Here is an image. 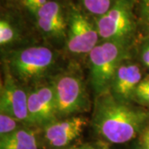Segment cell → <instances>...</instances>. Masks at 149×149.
<instances>
[{
	"label": "cell",
	"instance_id": "obj_1",
	"mask_svg": "<svg viewBox=\"0 0 149 149\" xmlns=\"http://www.w3.org/2000/svg\"><path fill=\"white\" fill-rule=\"evenodd\" d=\"M92 123L96 133L108 143H126L143 133L149 123V111L118 100L108 90L96 95Z\"/></svg>",
	"mask_w": 149,
	"mask_h": 149
},
{
	"label": "cell",
	"instance_id": "obj_2",
	"mask_svg": "<svg viewBox=\"0 0 149 149\" xmlns=\"http://www.w3.org/2000/svg\"><path fill=\"white\" fill-rule=\"evenodd\" d=\"M56 52L45 46H31L13 51L5 61L12 74L22 85L37 84L53 69Z\"/></svg>",
	"mask_w": 149,
	"mask_h": 149
},
{
	"label": "cell",
	"instance_id": "obj_3",
	"mask_svg": "<svg viewBox=\"0 0 149 149\" xmlns=\"http://www.w3.org/2000/svg\"><path fill=\"white\" fill-rule=\"evenodd\" d=\"M129 42L101 41L89 53L90 80L96 95L109 90L118 67L128 58Z\"/></svg>",
	"mask_w": 149,
	"mask_h": 149
},
{
	"label": "cell",
	"instance_id": "obj_4",
	"mask_svg": "<svg viewBox=\"0 0 149 149\" xmlns=\"http://www.w3.org/2000/svg\"><path fill=\"white\" fill-rule=\"evenodd\" d=\"M94 21L101 41L130 42L139 26L136 0H117L106 13Z\"/></svg>",
	"mask_w": 149,
	"mask_h": 149
},
{
	"label": "cell",
	"instance_id": "obj_5",
	"mask_svg": "<svg viewBox=\"0 0 149 149\" xmlns=\"http://www.w3.org/2000/svg\"><path fill=\"white\" fill-rule=\"evenodd\" d=\"M53 87L59 118H67L87 111L90 99L85 81L76 71H65L51 80Z\"/></svg>",
	"mask_w": 149,
	"mask_h": 149
},
{
	"label": "cell",
	"instance_id": "obj_6",
	"mask_svg": "<svg viewBox=\"0 0 149 149\" xmlns=\"http://www.w3.org/2000/svg\"><path fill=\"white\" fill-rule=\"evenodd\" d=\"M67 8V50L73 55H89L100 42L95 21H91L85 11L73 3Z\"/></svg>",
	"mask_w": 149,
	"mask_h": 149
},
{
	"label": "cell",
	"instance_id": "obj_7",
	"mask_svg": "<svg viewBox=\"0 0 149 149\" xmlns=\"http://www.w3.org/2000/svg\"><path fill=\"white\" fill-rule=\"evenodd\" d=\"M4 75L1 83L0 113L15 118L23 124L30 125L27 109V91L12 74L4 62Z\"/></svg>",
	"mask_w": 149,
	"mask_h": 149
},
{
	"label": "cell",
	"instance_id": "obj_8",
	"mask_svg": "<svg viewBox=\"0 0 149 149\" xmlns=\"http://www.w3.org/2000/svg\"><path fill=\"white\" fill-rule=\"evenodd\" d=\"M30 125L45 126L58 119L56 101L51 82H39L27 91Z\"/></svg>",
	"mask_w": 149,
	"mask_h": 149
},
{
	"label": "cell",
	"instance_id": "obj_9",
	"mask_svg": "<svg viewBox=\"0 0 149 149\" xmlns=\"http://www.w3.org/2000/svg\"><path fill=\"white\" fill-rule=\"evenodd\" d=\"M67 8L59 0H50L32 16L42 37L48 40L65 41L67 32Z\"/></svg>",
	"mask_w": 149,
	"mask_h": 149
},
{
	"label": "cell",
	"instance_id": "obj_10",
	"mask_svg": "<svg viewBox=\"0 0 149 149\" xmlns=\"http://www.w3.org/2000/svg\"><path fill=\"white\" fill-rule=\"evenodd\" d=\"M86 124V118L81 115L56 119L43 126L44 139L51 148H64L80 137Z\"/></svg>",
	"mask_w": 149,
	"mask_h": 149
},
{
	"label": "cell",
	"instance_id": "obj_11",
	"mask_svg": "<svg viewBox=\"0 0 149 149\" xmlns=\"http://www.w3.org/2000/svg\"><path fill=\"white\" fill-rule=\"evenodd\" d=\"M128 59L118 67L109 88L112 95L123 102L132 101L133 93L143 78L140 65Z\"/></svg>",
	"mask_w": 149,
	"mask_h": 149
},
{
	"label": "cell",
	"instance_id": "obj_12",
	"mask_svg": "<svg viewBox=\"0 0 149 149\" xmlns=\"http://www.w3.org/2000/svg\"><path fill=\"white\" fill-rule=\"evenodd\" d=\"M38 139L34 129L22 127L15 132L0 137V149H38Z\"/></svg>",
	"mask_w": 149,
	"mask_h": 149
},
{
	"label": "cell",
	"instance_id": "obj_13",
	"mask_svg": "<svg viewBox=\"0 0 149 149\" xmlns=\"http://www.w3.org/2000/svg\"><path fill=\"white\" fill-rule=\"evenodd\" d=\"M20 37V30L13 18L3 14L0 19V45L7 47L13 44Z\"/></svg>",
	"mask_w": 149,
	"mask_h": 149
},
{
	"label": "cell",
	"instance_id": "obj_14",
	"mask_svg": "<svg viewBox=\"0 0 149 149\" xmlns=\"http://www.w3.org/2000/svg\"><path fill=\"white\" fill-rule=\"evenodd\" d=\"M117 0H79L84 11L94 18L104 15Z\"/></svg>",
	"mask_w": 149,
	"mask_h": 149
},
{
	"label": "cell",
	"instance_id": "obj_15",
	"mask_svg": "<svg viewBox=\"0 0 149 149\" xmlns=\"http://www.w3.org/2000/svg\"><path fill=\"white\" fill-rule=\"evenodd\" d=\"M136 14L139 25L149 36V0H136Z\"/></svg>",
	"mask_w": 149,
	"mask_h": 149
},
{
	"label": "cell",
	"instance_id": "obj_16",
	"mask_svg": "<svg viewBox=\"0 0 149 149\" xmlns=\"http://www.w3.org/2000/svg\"><path fill=\"white\" fill-rule=\"evenodd\" d=\"M133 101L143 106H149V74L144 76L137 86L133 95Z\"/></svg>",
	"mask_w": 149,
	"mask_h": 149
},
{
	"label": "cell",
	"instance_id": "obj_17",
	"mask_svg": "<svg viewBox=\"0 0 149 149\" xmlns=\"http://www.w3.org/2000/svg\"><path fill=\"white\" fill-rule=\"evenodd\" d=\"M22 123L8 114L0 113V137L15 132L22 128Z\"/></svg>",
	"mask_w": 149,
	"mask_h": 149
},
{
	"label": "cell",
	"instance_id": "obj_18",
	"mask_svg": "<svg viewBox=\"0 0 149 149\" xmlns=\"http://www.w3.org/2000/svg\"><path fill=\"white\" fill-rule=\"evenodd\" d=\"M139 58L141 62L149 69V36L144 37L140 45L139 49Z\"/></svg>",
	"mask_w": 149,
	"mask_h": 149
},
{
	"label": "cell",
	"instance_id": "obj_19",
	"mask_svg": "<svg viewBox=\"0 0 149 149\" xmlns=\"http://www.w3.org/2000/svg\"><path fill=\"white\" fill-rule=\"evenodd\" d=\"M50 0H23L22 5L32 15H34L40 8L45 5Z\"/></svg>",
	"mask_w": 149,
	"mask_h": 149
},
{
	"label": "cell",
	"instance_id": "obj_20",
	"mask_svg": "<svg viewBox=\"0 0 149 149\" xmlns=\"http://www.w3.org/2000/svg\"><path fill=\"white\" fill-rule=\"evenodd\" d=\"M139 143L143 149H149V123L141 133Z\"/></svg>",
	"mask_w": 149,
	"mask_h": 149
},
{
	"label": "cell",
	"instance_id": "obj_21",
	"mask_svg": "<svg viewBox=\"0 0 149 149\" xmlns=\"http://www.w3.org/2000/svg\"><path fill=\"white\" fill-rule=\"evenodd\" d=\"M77 149H96L95 148H94L93 146L89 145V144H85V145H82L81 147L77 148Z\"/></svg>",
	"mask_w": 149,
	"mask_h": 149
},
{
	"label": "cell",
	"instance_id": "obj_22",
	"mask_svg": "<svg viewBox=\"0 0 149 149\" xmlns=\"http://www.w3.org/2000/svg\"><path fill=\"white\" fill-rule=\"evenodd\" d=\"M8 2H11V3H22L23 0H7Z\"/></svg>",
	"mask_w": 149,
	"mask_h": 149
},
{
	"label": "cell",
	"instance_id": "obj_23",
	"mask_svg": "<svg viewBox=\"0 0 149 149\" xmlns=\"http://www.w3.org/2000/svg\"><path fill=\"white\" fill-rule=\"evenodd\" d=\"M133 149H143V147H142V145L140 144V143H139V144H138V145H137V146H136V147H135Z\"/></svg>",
	"mask_w": 149,
	"mask_h": 149
},
{
	"label": "cell",
	"instance_id": "obj_24",
	"mask_svg": "<svg viewBox=\"0 0 149 149\" xmlns=\"http://www.w3.org/2000/svg\"><path fill=\"white\" fill-rule=\"evenodd\" d=\"M63 149H76V148H63Z\"/></svg>",
	"mask_w": 149,
	"mask_h": 149
},
{
	"label": "cell",
	"instance_id": "obj_25",
	"mask_svg": "<svg viewBox=\"0 0 149 149\" xmlns=\"http://www.w3.org/2000/svg\"><path fill=\"white\" fill-rule=\"evenodd\" d=\"M104 149H109V148H104Z\"/></svg>",
	"mask_w": 149,
	"mask_h": 149
},
{
	"label": "cell",
	"instance_id": "obj_26",
	"mask_svg": "<svg viewBox=\"0 0 149 149\" xmlns=\"http://www.w3.org/2000/svg\"><path fill=\"white\" fill-rule=\"evenodd\" d=\"M76 149H77V148H76Z\"/></svg>",
	"mask_w": 149,
	"mask_h": 149
}]
</instances>
